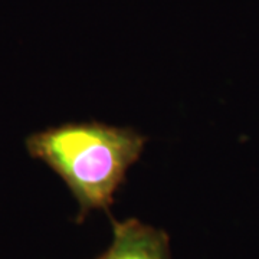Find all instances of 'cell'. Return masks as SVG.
I'll return each instance as SVG.
<instances>
[{
	"label": "cell",
	"instance_id": "obj_1",
	"mask_svg": "<svg viewBox=\"0 0 259 259\" xmlns=\"http://www.w3.org/2000/svg\"><path fill=\"white\" fill-rule=\"evenodd\" d=\"M146 141L136 130L90 121L30 134L26 148L64 180L79 206L78 222H82L91 210L110 212L114 194L139 161Z\"/></svg>",
	"mask_w": 259,
	"mask_h": 259
},
{
	"label": "cell",
	"instance_id": "obj_2",
	"mask_svg": "<svg viewBox=\"0 0 259 259\" xmlns=\"http://www.w3.org/2000/svg\"><path fill=\"white\" fill-rule=\"evenodd\" d=\"M97 259H171L166 232L137 219L112 221V242Z\"/></svg>",
	"mask_w": 259,
	"mask_h": 259
}]
</instances>
